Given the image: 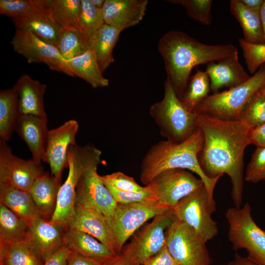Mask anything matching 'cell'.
Returning a JSON list of instances; mask_svg holds the SVG:
<instances>
[{"label": "cell", "mask_w": 265, "mask_h": 265, "mask_svg": "<svg viewBox=\"0 0 265 265\" xmlns=\"http://www.w3.org/2000/svg\"><path fill=\"white\" fill-rule=\"evenodd\" d=\"M197 124L203 134V145L198 155L199 164L209 177L230 178L231 197L235 207L241 205L243 190V156L250 144L249 129L240 120H225L197 114Z\"/></svg>", "instance_id": "obj_1"}, {"label": "cell", "mask_w": 265, "mask_h": 265, "mask_svg": "<svg viewBox=\"0 0 265 265\" xmlns=\"http://www.w3.org/2000/svg\"><path fill=\"white\" fill-rule=\"evenodd\" d=\"M158 50L164 62L167 79L179 99L186 89L194 67L218 61L238 52L231 43L206 44L175 30L167 32L160 38Z\"/></svg>", "instance_id": "obj_2"}, {"label": "cell", "mask_w": 265, "mask_h": 265, "mask_svg": "<svg viewBox=\"0 0 265 265\" xmlns=\"http://www.w3.org/2000/svg\"><path fill=\"white\" fill-rule=\"evenodd\" d=\"M203 134L198 127L186 140L177 143L162 140L153 145L142 159L139 178L145 186L160 173L169 169H183L197 175L210 197L221 177L211 178L201 168L198 155L203 148Z\"/></svg>", "instance_id": "obj_3"}, {"label": "cell", "mask_w": 265, "mask_h": 265, "mask_svg": "<svg viewBox=\"0 0 265 265\" xmlns=\"http://www.w3.org/2000/svg\"><path fill=\"white\" fill-rule=\"evenodd\" d=\"M102 152L92 144L71 145L67 156L69 171L60 187L54 212L50 220L67 229L75 206L76 188L81 175L102 163Z\"/></svg>", "instance_id": "obj_4"}, {"label": "cell", "mask_w": 265, "mask_h": 265, "mask_svg": "<svg viewBox=\"0 0 265 265\" xmlns=\"http://www.w3.org/2000/svg\"><path fill=\"white\" fill-rule=\"evenodd\" d=\"M149 113L161 135L174 142L186 140L198 128L197 114L183 106L167 79L164 82L163 98L151 106Z\"/></svg>", "instance_id": "obj_5"}, {"label": "cell", "mask_w": 265, "mask_h": 265, "mask_svg": "<svg viewBox=\"0 0 265 265\" xmlns=\"http://www.w3.org/2000/svg\"><path fill=\"white\" fill-rule=\"evenodd\" d=\"M265 85V64L246 81L221 92L209 95L194 112L225 120H238L251 98Z\"/></svg>", "instance_id": "obj_6"}, {"label": "cell", "mask_w": 265, "mask_h": 265, "mask_svg": "<svg viewBox=\"0 0 265 265\" xmlns=\"http://www.w3.org/2000/svg\"><path fill=\"white\" fill-rule=\"evenodd\" d=\"M225 217L233 249H243L250 259L259 265H265V231L253 220L249 204L246 203L242 208H228Z\"/></svg>", "instance_id": "obj_7"}, {"label": "cell", "mask_w": 265, "mask_h": 265, "mask_svg": "<svg viewBox=\"0 0 265 265\" xmlns=\"http://www.w3.org/2000/svg\"><path fill=\"white\" fill-rule=\"evenodd\" d=\"M173 210L175 217L193 229L206 242L218 234L217 222L212 217L216 203L204 185L181 200Z\"/></svg>", "instance_id": "obj_8"}, {"label": "cell", "mask_w": 265, "mask_h": 265, "mask_svg": "<svg viewBox=\"0 0 265 265\" xmlns=\"http://www.w3.org/2000/svg\"><path fill=\"white\" fill-rule=\"evenodd\" d=\"M170 208L156 202L117 203L108 224L117 254L133 234L148 220Z\"/></svg>", "instance_id": "obj_9"}, {"label": "cell", "mask_w": 265, "mask_h": 265, "mask_svg": "<svg viewBox=\"0 0 265 265\" xmlns=\"http://www.w3.org/2000/svg\"><path fill=\"white\" fill-rule=\"evenodd\" d=\"M206 242L175 216L166 232V246L180 265H210Z\"/></svg>", "instance_id": "obj_10"}, {"label": "cell", "mask_w": 265, "mask_h": 265, "mask_svg": "<svg viewBox=\"0 0 265 265\" xmlns=\"http://www.w3.org/2000/svg\"><path fill=\"white\" fill-rule=\"evenodd\" d=\"M175 218L173 208L155 216L125 247L122 253L133 265H142L166 243V232Z\"/></svg>", "instance_id": "obj_11"}, {"label": "cell", "mask_w": 265, "mask_h": 265, "mask_svg": "<svg viewBox=\"0 0 265 265\" xmlns=\"http://www.w3.org/2000/svg\"><path fill=\"white\" fill-rule=\"evenodd\" d=\"M204 184L200 178L183 169L165 170L155 177L148 185L159 204L173 208L183 198Z\"/></svg>", "instance_id": "obj_12"}, {"label": "cell", "mask_w": 265, "mask_h": 265, "mask_svg": "<svg viewBox=\"0 0 265 265\" xmlns=\"http://www.w3.org/2000/svg\"><path fill=\"white\" fill-rule=\"evenodd\" d=\"M13 50L28 63H43L50 69L73 77L65 60L57 48L36 36L31 31L16 28L10 42Z\"/></svg>", "instance_id": "obj_13"}, {"label": "cell", "mask_w": 265, "mask_h": 265, "mask_svg": "<svg viewBox=\"0 0 265 265\" xmlns=\"http://www.w3.org/2000/svg\"><path fill=\"white\" fill-rule=\"evenodd\" d=\"M45 173L41 162L25 160L13 154L0 139V182L29 192L35 181Z\"/></svg>", "instance_id": "obj_14"}, {"label": "cell", "mask_w": 265, "mask_h": 265, "mask_svg": "<svg viewBox=\"0 0 265 265\" xmlns=\"http://www.w3.org/2000/svg\"><path fill=\"white\" fill-rule=\"evenodd\" d=\"M79 124L69 120L59 127L48 132L42 161L50 166L51 175L61 182L64 168L68 167V151L72 145H76V136Z\"/></svg>", "instance_id": "obj_15"}, {"label": "cell", "mask_w": 265, "mask_h": 265, "mask_svg": "<svg viewBox=\"0 0 265 265\" xmlns=\"http://www.w3.org/2000/svg\"><path fill=\"white\" fill-rule=\"evenodd\" d=\"M97 167L90 168L80 177L76 188L75 205H89L96 208L108 222L117 203L98 174Z\"/></svg>", "instance_id": "obj_16"}, {"label": "cell", "mask_w": 265, "mask_h": 265, "mask_svg": "<svg viewBox=\"0 0 265 265\" xmlns=\"http://www.w3.org/2000/svg\"><path fill=\"white\" fill-rule=\"evenodd\" d=\"M66 229L57 223L39 217L29 222L25 240L44 263L64 245Z\"/></svg>", "instance_id": "obj_17"}, {"label": "cell", "mask_w": 265, "mask_h": 265, "mask_svg": "<svg viewBox=\"0 0 265 265\" xmlns=\"http://www.w3.org/2000/svg\"><path fill=\"white\" fill-rule=\"evenodd\" d=\"M33 8L12 21L16 28L31 31L43 41L56 47L61 27L52 19L45 0H32Z\"/></svg>", "instance_id": "obj_18"}, {"label": "cell", "mask_w": 265, "mask_h": 265, "mask_svg": "<svg viewBox=\"0 0 265 265\" xmlns=\"http://www.w3.org/2000/svg\"><path fill=\"white\" fill-rule=\"evenodd\" d=\"M67 228L91 235L115 252L107 220L96 208L89 205H75Z\"/></svg>", "instance_id": "obj_19"}, {"label": "cell", "mask_w": 265, "mask_h": 265, "mask_svg": "<svg viewBox=\"0 0 265 265\" xmlns=\"http://www.w3.org/2000/svg\"><path fill=\"white\" fill-rule=\"evenodd\" d=\"M147 0H106L103 8L105 23L121 31L143 19Z\"/></svg>", "instance_id": "obj_20"}, {"label": "cell", "mask_w": 265, "mask_h": 265, "mask_svg": "<svg viewBox=\"0 0 265 265\" xmlns=\"http://www.w3.org/2000/svg\"><path fill=\"white\" fill-rule=\"evenodd\" d=\"M205 72L213 93L222 88H232L247 81L250 76L240 63L238 52L224 59L207 64Z\"/></svg>", "instance_id": "obj_21"}, {"label": "cell", "mask_w": 265, "mask_h": 265, "mask_svg": "<svg viewBox=\"0 0 265 265\" xmlns=\"http://www.w3.org/2000/svg\"><path fill=\"white\" fill-rule=\"evenodd\" d=\"M14 86L18 96L19 115H31L47 120L44 105L47 85L24 74Z\"/></svg>", "instance_id": "obj_22"}, {"label": "cell", "mask_w": 265, "mask_h": 265, "mask_svg": "<svg viewBox=\"0 0 265 265\" xmlns=\"http://www.w3.org/2000/svg\"><path fill=\"white\" fill-rule=\"evenodd\" d=\"M47 120L31 115H20L15 131L29 149L33 160L41 163L48 130Z\"/></svg>", "instance_id": "obj_23"}, {"label": "cell", "mask_w": 265, "mask_h": 265, "mask_svg": "<svg viewBox=\"0 0 265 265\" xmlns=\"http://www.w3.org/2000/svg\"><path fill=\"white\" fill-rule=\"evenodd\" d=\"M64 243L73 252L104 263L118 255L91 235L69 228L65 230Z\"/></svg>", "instance_id": "obj_24"}, {"label": "cell", "mask_w": 265, "mask_h": 265, "mask_svg": "<svg viewBox=\"0 0 265 265\" xmlns=\"http://www.w3.org/2000/svg\"><path fill=\"white\" fill-rule=\"evenodd\" d=\"M60 183L45 173L35 181L29 192L41 217L45 220H51L54 212Z\"/></svg>", "instance_id": "obj_25"}, {"label": "cell", "mask_w": 265, "mask_h": 265, "mask_svg": "<svg viewBox=\"0 0 265 265\" xmlns=\"http://www.w3.org/2000/svg\"><path fill=\"white\" fill-rule=\"evenodd\" d=\"M0 204L28 222L41 217L29 192L0 182Z\"/></svg>", "instance_id": "obj_26"}, {"label": "cell", "mask_w": 265, "mask_h": 265, "mask_svg": "<svg viewBox=\"0 0 265 265\" xmlns=\"http://www.w3.org/2000/svg\"><path fill=\"white\" fill-rule=\"evenodd\" d=\"M67 67L73 77H78L93 88L109 85V80L104 77L100 68L94 51L89 47L84 53L66 60Z\"/></svg>", "instance_id": "obj_27"}, {"label": "cell", "mask_w": 265, "mask_h": 265, "mask_svg": "<svg viewBox=\"0 0 265 265\" xmlns=\"http://www.w3.org/2000/svg\"><path fill=\"white\" fill-rule=\"evenodd\" d=\"M114 26L105 24L89 40L102 73L114 61L113 50L121 33Z\"/></svg>", "instance_id": "obj_28"}, {"label": "cell", "mask_w": 265, "mask_h": 265, "mask_svg": "<svg viewBox=\"0 0 265 265\" xmlns=\"http://www.w3.org/2000/svg\"><path fill=\"white\" fill-rule=\"evenodd\" d=\"M230 10L242 28L244 39L253 44H265L260 12L246 7L240 0H231Z\"/></svg>", "instance_id": "obj_29"}, {"label": "cell", "mask_w": 265, "mask_h": 265, "mask_svg": "<svg viewBox=\"0 0 265 265\" xmlns=\"http://www.w3.org/2000/svg\"><path fill=\"white\" fill-rule=\"evenodd\" d=\"M19 116L18 96L15 87L0 91V137L8 141Z\"/></svg>", "instance_id": "obj_30"}, {"label": "cell", "mask_w": 265, "mask_h": 265, "mask_svg": "<svg viewBox=\"0 0 265 265\" xmlns=\"http://www.w3.org/2000/svg\"><path fill=\"white\" fill-rule=\"evenodd\" d=\"M29 222L0 204V246L24 240Z\"/></svg>", "instance_id": "obj_31"}, {"label": "cell", "mask_w": 265, "mask_h": 265, "mask_svg": "<svg viewBox=\"0 0 265 265\" xmlns=\"http://www.w3.org/2000/svg\"><path fill=\"white\" fill-rule=\"evenodd\" d=\"M45 2L50 16L61 28L78 29L81 0H45Z\"/></svg>", "instance_id": "obj_32"}, {"label": "cell", "mask_w": 265, "mask_h": 265, "mask_svg": "<svg viewBox=\"0 0 265 265\" xmlns=\"http://www.w3.org/2000/svg\"><path fill=\"white\" fill-rule=\"evenodd\" d=\"M25 240L0 246V265H43Z\"/></svg>", "instance_id": "obj_33"}, {"label": "cell", "mask_w": 265, "mask_h": 265, "mask_svg": "<svg viewBox=\"0 0 265 265\" xmlns=\"http://www.w3.org/2000/svg\"><path fill=\"white\" fill-rule=\"evenodd\" d=\"M210 81L206 73L198 70L190 79L186 89L180 99L183 106L193 112L197 106L208 96Z\"/></svg>", "instance_id": "obj_34"}, {"label": "cell", "mask_w": 265, "mask_h": 265, "mask_svg": "<svg viewBox=\"0 0 265 265\" xmlns=\"http://www.w3.org/2000/svg\"><path fill=\"white\" fill-rule=\"evenodd\" d=\"M56 47L67 60L84 53L89 43L83 34L77 28H61Z\"/></svg>", "instance_id": "obj_35"}, {"label": "cell", "mask_w": 265, "mask_h": 265, "mask_svg": "<svg viewBox=\"0 0 265 265\" xmlns=\"http://www.w3.org/2000/svg\"><path fill=\"white\" fill-rule=\"evenodd\" d=\"M105 24L103 9L95 7L89 0H81L78 28L88 42Z\"/></svg>", "instance_id": "obj_36"}, {"label": "cell", "mask_w": 265, "mask_h": 265, "mask_svg": "<svg viewBox=\"0 0 265 265\" xmlns=\"http://www.w3.org/2000/svg\"><path fill=\"white\" fill-rule=\"evenodd\" d=\"M238 120L249 129L265 123V97L259 91L247 103Z\"/></svg>", "instance_id": "obj_37"}, {"label": "cell", "mask_w": 265, "mask_h": 265, "mask_svg": "<svg viewBox=\"0 0 265 265\" xmlns=\"http://www.w3.org/2000/svg\"><path fill=\"white\" fill-rule=\"evenodd\" d=\"M168 1L182 5L191 18L204 25L211 23L212 0H171Z\"/></svg>", "instance_id": "obj_38"}, {"label": "cell", "mask_w": 265, "mask_h": 265, "mask_svg": "<svg viewBox=\"0 0 265 265\" xmlns=\"http://www.w3.org/2000/svg\"><path fill=\"white\" fill-rule=\"evenodd\" d=\"M248 70L255 74L265 63V44H253L243 38L238 39Z\"/></svg>", "instance_id": "obj_39"}, {"label": "cell", "mask_w": 265, "mask_h": 265, "mask_svg": "<svg viewBox=\"0 0 265 265\" xmlns=\"http://www.w3.org/2000/svg\"><path fill=\"white\" fill-rule=\"evenodd\" d=\"M244 180L257 183L265 181V147H257L247 167Z\"/></svg>", "instance_id": "obj_40"}, {"label": "cell", "mask_w": 265, "mask_h": 265, "mask_svg": "<svg viewBox=\"0 0 265 265\" xmlns=\"http://www.w3.org/2000/svg\"><path fill=\"white\" fill-rule=\"evenodd\" d=\"M105 184L117 203L157 202L154 194L147 185L145 186V189L142 191H127L119 190L108 184Z\"/></svg>", "instance_id": "obj_41"}, {"label": "cell", "mask_w": 265, "mask_h": 265, "mask_svg": "<svg viewBox=\"0 0 265 265\" xmlns=\"http://www.w3.org/2000/svg\"><path fill=\"white\" fill-rule=\"evenodd\" d=\"M105 184L122 191H140L145 186H142L134 179L121 172H115L109 174L101 176Z\"/></svg>", "instance_id": "obj_42"}, {"label": "cell", "mask_w": 265, "mask_h": 265, "mask_svg": "<svg viewBox=\"0 0 265 265\" xmlns=\"http://www.w3.org/2000/svg\"><path fill=\"white\" fill-rule=\"evenodd\" d=\"M33 8L32 0H0V13L15 18L22 16Z\"/></svg>", "instance_id": "obj_43"}, {"label": "cell", "mask_w": 265, "mask_h": 265, "mask_svg": "<svg viewBox=\"0 0 265 265\" xmlns=\"http://www.w3.org/2000/svg\"><path fill=\"white\" fill-rule=\"evenodd\" d=\"M176 264L165 245L159 252L147 259L142 265H176Z\"/></svg>", "instance_id": "obj_44"}, {"label": "cell", "mask_w": 265, "mask_h": 265, "mask_svg": "<svg viewBox=\"0 0 265 265\" xmlns=\"http://www.w3.org/2000/svg\"><path fill=\"white\" fill-rule=\"evenodd\" d=\"M72 251L65 244L47 260L43 265H67Z\"/></svg>", "instance_id": "obj_45"}, {"label": "cell", "mask_w": 265, "mask_h": 265, "mask_svg": "<svg viewBox=\"0 0 265 265\" xmlns=\"http://www.w3.org/2000/svg\"><path fill=\"white\" fill-rule=\"evenodd\" d=\"M248 138L250 144L265 147V123L249 129Z\"/></svg>", "instance_id": "obj_46"}, {"label": "cell", "mask_w": 265, "mask_h": 265, "mask_svg": "<svg viewBox=\"0 0 265 265\" xmlns=\"http://www.w3.org/2000/svg\"><path fill=\"white\" fill-rule=\"evenodd\" d=\"M104 262L72 253L67 265H104Z\"/></svg>", "instance_id": "obj_47"}, {"label": "cell", "mask_w": 265, "mask_h": 265, "mask_svg": "<svg viewBox=\"0 0 265 265\" xmlns=\"http://www.w3.org/2000/svg\"><path fill=\"white\" fill-rule=\"evenodd\" d=\"M223 265H259L248 257H244L236 254L234 259L228 263Z\"/></svg>", "instance_id": "obj_48"}, {"label": "cell", "mask_w": 265, "mask_h": 265, "mask_svg": "<svg viewBox=\"0 0 265 265\" xmlns=\"http://www.w3.org/2000/svg\"><path fill=\"white\" fill-rule=\"evenodd\" d=\"M104 265H133L122 253L104 263Z\"/></svg>", "instance_id": "obj_49"}, {"label": "cell", "mask_w": 265, "mask_h": 265, "mask_svg": "<svg viewBox=\"0 0 265 265\" xmlns=\"http://www.w3.org/2000/svg\"><path fill=\"white\" fill-rule=\"evenodd\" d=\"M241 2L250 10L260 12L264 0H240Z\"/></svg>", "instance_id": "obj_50"}, {"label": "cell", "mask_w": 265, "mask_h": 265, "mask_svg": "<svg viewBox=\"0 0 265 265\" xmlns=\"http://www.w3.org/2000/svg\"><path fill=\"white\" fill-rule=\"evenodd\" d=\"M260 16L263 29L264 40L265 44V0H264V2L260 8Z\"/></svg>", "instance_id": "obj_51"}, {"label": "cell", "mask_w": 265, "mask_h": 265, "mask_svg": "<svg viewBox=\"0 0 265 265\" xmlns=\"http://www.w3.org/2000/svg\"><path fill=\"white\" fill-rule=\"evenodd\" d=\"M90 2L95 7L103 9L104 5L105 3L106 0H89Z\"/></svg>", "instance_id": "obj_52"}, {"label": "cell", "mask_w": 265, "mask_h": 265, "mask_svg": "<svg viewBox=\"0 0 265 265\" xmlns=\"http://www.w3.org/2000/svg\"><path fill=\"white\" fill-rule=\"evenodd\" d=\"M259 92L265 97V85L259 90Z\"/></svg>", "instance_id": "obj_53"}, {"label": "cell", "mask_w": 265, "mask_h": 265, "mask_svg": "<svg viewBox=\"0 0 265 265\" xmlns=\"http://www.w3.org/2000/svg\"><path fill=\"white\" fill-rule=\"evenodd\" d=\"M176 265H179V264H178L177 263Z\"/></svg>", "instance_id": "obj_54"}, {"label": "cell", "mask_w": 265, "mask_h": 265, "mask_svg": "<svg viewBox=\"0 0 265 265\" xmlns=\"http://www.w3.org/2000/svg\"></svg>", "instance_id": "obj_55"}]
</instances>
